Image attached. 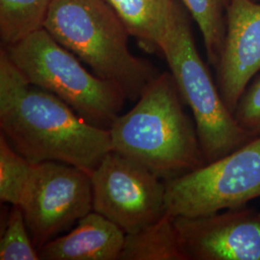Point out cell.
Returning a JSON list of instances; mask_svg holds the SVG:
<instances>
[{
	"label": "cell",
	"instance_id": "13",
	"mask_svg": "<svg viewBox=\"0 0 260 260\" xmlns=\"http://www.w3.org/2000/svg\"><path fill=\"white\" fill-rule=\"evenodd\" d=\"M120 260H187L174 218L166 214L157 222L126 234Z\"/></svg>",
	"mask_w": 260,
	"mask_h": 260
},
{
	"label": "cell",
	"instance_id": "11",
	"mask_svg": "<svg viewBox=\"0 0 260 260\" xmlns=\"http://www.w3.org/2000/svg\"><path fill=\"white\" fill-rule=\"evenodd\" d=\"M71 233L57 236L40 250L43 260H120L125 235L119 225L91 211Z\"/></svg>",
	"mask_w": 260,
	"mask_h": 260
},
{
	"label": "cell",
	"instance_id": "8",
	"mask_svg": "<svg viewBox=\"0 0 260 260\" xmlns=\"http://www.w3.org/2000/svg\"><path fill=\"white\" fill-rule=\"evenodd\" d=\"M19 206L39 251L93 211L91 174L63 162L34 164Z\"/></svg>",
	"mask_w": 260,
	"mask_h": 260
},
{
	"label": "cell",
	"instance_id": "7",
	"mask_svg": "<svg viewBox=\"0 0 260 260\" xmlns=\"http://www.w3.org/2000/svg\"><path fill=\"white\" fill-rule=\"evenodd\" d=\"M93 211L128 234L166 212L165 181L138 162L111 150L91 174Z\"/></svg>",
	"mask_w": 260,
	"mask_h": 260
},
{
	"label": "cell",
	"instance_id": "4",
	"mask_svg": "<svg viewBox=\"0 0 260 260\" xmlns=\"http://www.w3.org/2000/svg\"><path fill=\"white\" fill-rule=\"evenodd\" d=\"M188 11L176 0L160 44L180 95L193 114L205 163L231 153L258 135L243 128L229 109L196 47Z\"/></svg>",
	"mask_w": 260,
	"mask_h": 260
},
{
	"label": "cell",
	"instance_id": "14",
	"mask_svg": "<svg viewBox=\"0 0 260 260\" xmlns=\"http://www.w3.org/2000/svg\"><path fill=\"white\" fill-rule=\"evenodd\" d=\"M53 0H0V40L9 47L44 28Z\"/></svg>",
	"mask_w": 260,
	"mask_h": 260
},
{
	"label": "cell",
	"instance_id": "19",
	"mask_svg": "<svg viewBox=\"0 0 260 260\" xmlns=\"http://www.w3.org/2000/svg\"><path fill=\"white\" fill-rule=\"evenodd\" d=\"M255 1H258V2H260V0H255Z\"/></svg>",
	"mask_w": 260,
	"mask_h": 260
},
{
	"label": "cell",
	"instance_id": "3",
	"mask_svg": "<svg viewBox=\"0 0 260 260\" xmlns=\"http://www.w3.org/2000/svg\"><path fill=\"white\" fill-rule=\"evenodd\" d=\"M44 28L93 74L136 102L160 72L128 47L129 32L105 0H53Z\"/></svg>",
	"mask_w": 260,
	"mask_h": 260
},
{
	"label": "cell",
	"instance_id": "16",
	"mask_svg": "<svg viewBox=\"0 0 260 260\" xmlns=\"http://www.w3.org/2000/svg\"><path fill=\"white\" fill-rule=\"evenodd\" d=\"M34 164L14 149L0 133V200L19 205L32 175Z\"/></svg>",
	"mask_w": 260,
	"mask_h": 260
},
{
	"label": "cell",
	"instance_id": "17",
	"mask_svg": "<svg viewBox=\"0 0 260 260\" xmlns=\"http://www.w3.org/2000/svg\"><path fill=\"white\" fill-rule=\"evenodd\" d=\"M0 259H40L39 251L33 243L19 205H12L8 215L0 240Z\"/></svg>",
	"mask_w": 260,
	"mask_h": 260
},
{
	"label": "cell",
	"instance_id": "5",
	"mask_svg": "<svg viewBox=\"0 0 260 260\" xmlns=\"http://www.w3.org/2000/svg\"><path fill=\"white\" fill-rule=\"evenodd\" d=\"M3 47L28 81L53 93L92 125L109 129L127 101L120 87L89 72L45 28Z\"/></svg>",
	"mask_w": 260,
	"mask_h": 260
},
{
	"label": "cell",
	"instance_id": "10",
	"mask_svg": "<svg viewBox=\"0 0 260 260\" xmlns=\"http://www.w3.org/2000/svg\"><path fill=\"white\" fill-rule=\"evenodd\" d=\"M217 72L223 102L234 113L251 80L260 74V2L230 0L225 36Z\"/></svg>",
	"mask_w": 260,
	"mask_h": 260
},
{
	"label": "cell",
	"instance_id": "2",
	"mask_svg": "<svg viewBox=\"0 0 260 260\" xmlns=\"http://www.w3.org/2000/svg\"><path fill=\"white\" fill-rule=\"evenodd\" d=\"M135 103L109 128L113 151L133 159L164 181L205 165L195 121L186 113L170 72L160 73Z\"/></svg>",
	"mask_w": 260,
	"mask_h": 260
},
{
	"label": "cell",
	"instance_id": "9",
	"mask_svg": "<svg viewBox=\"0 0 260 260\" xmlns=\"http://www.w3.org/2000/svg\"><path fill=\"white\" fill-rule=\"evenodd\" d=\"M174 223L187 260H260V211L245 205Z\"/></svg>",
	"mask_w": 260,
	"mask_h": 260
},
{
	"label": "cell",
	"instance_id": "1",
	"mask_svg": "<svg viewBox=\"0 0 260 260\" xmlns=\"http://www.w3.org/2000/svg\"><path fill=\"white\" fill-rule=\"evenodd\" d=\"M0 129L32 164L57 161L92 174L112 150L109 129L92 125L58 96L30 83L3 47Z\"/></svg>",
	"mask_w": 260,
	"mask_h": 260
},
{
	"label": "cell",
	"instance_id": "18",
	"mask_svg": "<svg viewBox=\"0 0 260 260\" xmlns=\"http://www.w3.org/2000/svg\"><path fill=\"white\" fill-rule=\"evenodd\" d=\"M234 117L243 128L260 134V74L248 85L234 110Z\"/></svg>",
	"mask_w": 260,
	"mask_h": 260
},
{
	"label": "cell",
	"instance_id": "15",
	"mask_svg": "<svg viewBox=\"0 0 260 260\" xmlns=\"http://www.w3.org/2000/svg\"><path fill=\"white\" fill-rule=\"evenodd\" d=\"M198 24L208 62L216 68L225 36V16L230 0H179Z\"/></svg>",
	"mask_w": 260,
	"mask_h": 260
},
{
	"label": "cell",
	"instance_id": "12",
	"mask_svg": "<svg viewBox=\"0 0 260 260\" xmlns=\"http://www.w3.org/2000/svg\"><path fill=\"white\" fill-rule=\"evenodd\" d=\"M122 20L131 37L148 52L160 44L176 0H105Z\"/></svg>",
	"mask_w": 260,
	"mask_h": 260
},
{
	"label": "cell",
	"instance_id": "6",
	"mask_svg": "<svg viewBox=\"0 0 260 260\" xmlns=\"http://www.w3.org/2000/svg\"><path fill=\"white\" fill-rule=\"evenodd\" d=\"M166 212L197 217L260 198V134L215 161L165 181Z\"/></svg>",
	"mask_w": 260,
	"mask_h": 260
}]
</instances>
